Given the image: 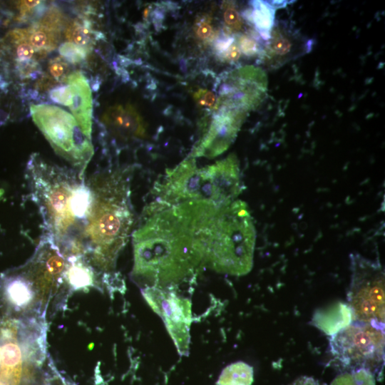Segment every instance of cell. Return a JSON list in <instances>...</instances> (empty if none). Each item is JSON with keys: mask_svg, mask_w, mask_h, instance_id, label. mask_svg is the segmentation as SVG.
<instances>
[{"mask_svg": "<svg viewBox=\"0 0 385 385\" xmlns=\"http://www.w3.org/2000/svg\"><path fill=\"white\" fill-rule=\"evenodd\" d=\"M29 195L42 220V235L66 258L85 260L98 211L96 172L88 178L34 154L25 170Z\"/></svg>", "mask_w": 385, "mask_h": 385, "instance_id": "1", "label": "cell"}, {"mask_svg": "<svg viewBox=\"0 0 385 385\" xmlns=\"http://www.w3.org/2000/svg\"><path fill=\"white\" fill-rule=\"evenodd\" d=\"M194 204L165 205L155 201L143 210L132 233L130 277L140 289L173 287L203 266Z\"/></svg>", "mask_w": 385, "mask_h": 385, "instance_id": "2", "label": "cell"}, {"mask_svg": "<svg viewBox=\"0 0 385 385\" xmlns=\"http://www.w3.org/2000/svg\"><path fill=\"white\" fill-rule=\"evenodd\" d=\"M68 260L41 235L33 255L23 265L0 276V308L11 317H46L51 302L70 294L66 272Z\"/></svg>", "mask_w": 385, "mask_h": 385, "instance_id": "3", "label": "cell"}, {"mask_svg": "<svg viewBox=\"0 0 385 385\" xmlns=\"http://www.w3.org/2000/svg\"><path fill=\"white\" fill-rule=\"evenodd\" d=\"M199 205L196 235L203 265L230 275L247 274L253 265L256 232L247 204L236 200L222 207Z\"/></svg>", "mask_w": 385, "mask_h": 385, "instance_id": "4", "label": "cell"}, {"mask_svg": "<svg viewBox=\"0 0 385 385\" xmlns=\"http://www.w3.org/2000/svg\"><path fill=\"white\" fill-rule=\"evenodd\" d=\"M133 171L130 166L96 171L99 205L86 262L102 277L103 284L118 277L116 262L133 225Z\"/></svg>", "mask_w": 385, "mask_h": 385, "instance_id": "5", "label": "cell"}, {"mask_svg": "<svg viewBox=\"0 0 385 385\" xmlns=\"http://www.w3.org/2000/svg\"><path fill=\"white\" fill-rule=\"evenodd\" d=\"M243 189L235 154L203 168H198L195 158L189 156L167 170L163 180L155 185V201L166 205L204 201L222 207L236 200Z\"/></svg>", "mask_w": 385, "mask_h": 385, "instance_id": "6", "label": "cell"}, {"mask_svg": "<svg viewBox=\"0 0 385 385\" xmlns=\"http://www.w3.org/2000/svg\"><path fill=\"white\" fill-rule=\"evenodd\" d=\"M30 111L34 123L55 153L69 163L81 176H85L94 150L91 140L83 133L73 115L48 104L32 105Z\"/></svg>", "mask_w": 385, "mask_h": 385, "instance_id": "7", "label": "cell"}, {"mask_svg": "<svg viewBox=\"0 0 385 385\" xmlns=\"http://www.w3.org/2000/svg\"><path fill=\"white\" fill-rule=\"evenodd\" d=\"M384 326L357 320L331 336L330 352L348 371L380 376L384 365Z\"/></svg>", "mask_w": 385, "mask_h": 385, "instance_id": "8", "label": "cell"}, {"mask_svg": "<svg viewBox=\"0 0 385 385\" xmlns=\"http://www.w3.org/2000/svg\"><path fill=\"white\" fill-rule=\"evenodd\" d=\"M347 304L355 320L384 326L385 277L378 260L351 253Z\"/></svg>", "mask_w": 385, "mask_h": 385, "instance_id": "9", "label": "cell"}, {"mask_svg": "<svg viewBox=\"0 0 385 385\" xmlns=\"http://www.w3.org/2000/svg\"><path fill=\"white\" fill-rule=\"evenodd\" d=\"M267 77L254 66L237 68L221 80L213 110H237L248 113L259 106L267 96Z\"/></svg>", "mask_w": 385, "mask_h": 385, "instance_id": "10", "label": "cell"}, {"mask_svg": "<svg viewBox=\"0 0 385 385\" xmlns=\"http://www.w3.org/2000/svg\"><path fill=\"white\" fill-rule=\"evenodd\" d=\"M173 288L150 287L140 290L150 307L163 319L178 353L188 356L192 321V304L190 299L178 295Z\"/></svg>", "mask_w": 385, "mask_h": 385, "instance_id": "11", "label": "cell"}, {"mask_svg": "<svg viewBox=\"0 0 385 385\" xmlns=\"http://www.w3.org/2000/svg\"><path fill=\"white\" fill-rule=\"evenodd\" d=\"M314 43V39L304 35L291 21L278 19L263 46L258 63L268 70L278 69L309 53Z\"/></svg>", "mask_w": 385, "mask_h": 385, "instance_id": "12", "label": "cell"}, {"mask_svg": "<svg viewBox=\"0 0 385 385\" xmlns=\"http://www.w3.org/2000/svg\"><path fill=\"white\" fill-rule=\"evenodd\" d=\"M247 115V113L237 110L215 111L209 127L190 156L212 158L224 153L235 140Z\"/></svg>", "mask_w": 385, "mask_h": 385, "instance_id": "13", "label": "cell"}, {"mask_svg": "<svg viewBox=\"0 0 385 385\" xmlns=\"http://www.w3.org/2000/svg\"><path fill=\"white\" fill-rule=\"evenodd\" d=\"M101 120L107 133L116 142L126 143L147 138L146 123L130 103L108 107Z\"/></svg>", "mask_w": 385, "mask_h": 385, "instance_id": "14", "label": "cell"}, {"mask_svg": "<svg viewBox=\"0 0 385 385\" xmlns=\"http://www.w3.org/2000/svg\"><path fill=\"white\" fill-rule=\"evenodd\" d=\"M66 82L72 95L69 108L73 116L85 135L91 140L93 101L88 82L80 71L70 73Z\"/></svg>", "mask_w": 385, "mask_h": 385, "instance_id": "15", "label": "cell"}, {"mask_svg": "<svg viewBox=\"0 0 385 385\" xmlns=\"http://www.w3.org/2000/svg\"><path fill=\"white\" fill-rule=\"evenodd\" d=\"M355 320L354 313L347 303L338 302L317 310L312 323L328 336L343 329Z\"/></svg>", "mask_w": 385, "mask_h": 385, "instance_id": "16", "label": "cell"}, {"mask_svg": "<svg viewBox=\"0 0 385 385\" xmlns=\"http://www.w3.org/2000/svg\"><path fill=\"white\" fill-rule=\"evenodd\" d=\"M68 266L66 272V282L70 294L79 290L91 288L100 289L103 284L101 277L83 259L66 258Z\"/></svg>", "mask_w": 385, "mask_h": 385, "instance_id": "17", "label": "cell"}, {"mask_svg": "<svg viewBox=\"0 0 385 385\" xmlns=\"http://www.w3.org/2000/svg\"><path fill=\"white\" fill-rule=\"evenodd\" d=\"M274 13L275 9L267 1H251L242 16L255 27L261 39L267 41L275 22Z\"/></svg>", "mask_w": 385, "mask_h": 385, "instance_id": "18", "label": "cell"}, {"mask_svg": "<svg viewBox=\"0 0 385 385\" xmlns=\"http://www.w3.org/2000/svg\"><path fill=\"white\" fill-rule=\"evenodd\" d=\"M60 33L51 31L38 23L26 29V39L35 50L37 57H43L54 50L60 40Z\"/></svg>", "mask_w": 385, "mask_h": 385, "instance_id": "19", "label": "cell"}, {"mask_svg": "<svg viewBox=\"0 0 385 385\" xmlns=\"http://www.w3.org/2000/svg\"><path fill=\"white\" fill-rule=\"evenodd\" d=\"M253 368L243 361L227 366L220 375L215 385H252Z\"/></svg>", "mask_w": 385, "mask_h": 385, "instance_id": "20", "label": "cell"}, {"mask_svg": "<svg viewBox=\"0 0 385 385\" xmlns=\"http://www.w3.org/2000/svg\"><path fill=\"white\" fill-rule=\"evenodd\" d=\"M65 37L68 42L90 48L96 36L88 20L76 19L66 25Z\"/></svg>", "mask_w": 385, "mask_h": 385, "instance_id": "21", "label": "cell"}, {"mask_svg": "<svg viewBox=\"0 0 385 385\" xmlns=\"http://www.w3.org/2000/svg\"><path fill=\"white\" fill-rule=\"evenodd\" d=\"M223 11V21L225 24V34L235 36L241 34L244 28V18L239 12L235 3L233 1H224L222 6Z\"/></svg>", "mask_w": 385, "mask_h": 385, "instance_id": "22", "label": "cell"}, {"mask_svg": "<svg viewBox=\"0 0 385 385\" xmlns=\"http://www.w3.org/2000/svg\"><path fill=\"white\" fill-rule=\"evenodd\" d=\"M235 38L242 54L247 57L260 56L264 45L255 31L237 34Z\"/></svg>", "mask_w": 385, "mask_h": 385, "instance_id": "23", "label": "cell"}, {"mask_svg": "<svg viewBox=\"0 0 385 385\" xmlns=\"http://www.w3.org/2000/svg\"><path fill=\"white\" fill-rule=\"evenodd\" d=\"M66 18L56 7L52 6L38 23L40 26L56 33H60L65 25Z\"/></svg>", "mask_w": 385, "mask_h": 385, "instance_id": "24", "label": "cell"}, {"mask_svg": "<svg viewBox=\"0 0 385 385\" xmlns=\"http://www.w3.org/2000/svg\"><path fill=\"white\" fill-rule=\"evenodd\" d=\"M58 51L69 63H78L85 59L88 53V48L68 41L60 45Z\"/></svg>", "mask_w": 385, "mask_h": 385, "instance_id": "25", "label": "cell"}, {"mask_svg": "<svg viewBox=\"0 0 385 385\" xmlns=\"http://www.w3.org/2000/svg\"><path fill=\"white\" fill-rule=\"evenodd\" d=\"M194 30L196 37L201 41L209 42L215 38V31L207 16H204L196 21Z\"/></svg>", "mask_w": 385, "mask_h": 385, "instance_id": "26", "label": "cell"}, {"mask_svg": "<svg viewBox=\"0 0 385 385\" xmlns=\"http://www.w3.org/2000/svg\"><path fill=\"white\" fill-rule=\"evenodd\" d=\"M48 68L57 82L67 81V78L69 76V67L68 64L61 58L56 57L51 60Z\"/></svg>", "mask_w": 385, "mask_h": 385, "instance_id": "27", "label": "cell"}, {"mask_svg": "<svg viewBox=\"0 0 385 385\" xmlns=\"http://www.w3.org/2000/svg\"><path fill=\"white\" fill-rule=\"evenodd\" d=\"M50 98L56 103L70 107L72 104V95L68 86L53 88L49 91Z\"/></svg>", "mask_w": 385, "mask_h": 385, "instance_id": "28", "label": "cell"}, {"mask_svg": "<svg viewBox=\"0 0 385 385\" xmlns=\"http://www.w3.org/2000/svg\"><path fill=\"white\" fill-rule=\"evenodd\" d=\"M193 98L198 106L214 108L217 102L215 93L207 89H198L193 95Z\"/></svg>", "mask_w": 385, "mask_h": 385, "instance_id": "29", "label": "cell"}, {"mask_svg": "<svg viewBox=\"0 0 385 385\" xmlns=\"http://www.w3.org/2000/svg\"><path fill=\"white\" fill-rule=\"evenodd\" d=\"M219 58L224 62L228 63H235L241 58L242 53L235 41L224 51L217 54Z\"/></svg>", "mask_w": 385, "mask_h": 385, "instance_id": "30", "label": "cell"}, {"mask_svg": "<svg viewBox=\"0 0 385 385\" xmlns=\"http://www.w3.org/2000/svg\"><path fill=\"white\" fill-rule=\"evenodd\" d=\"M41 385H75L63 377L55 368Z\"/></svg>", "mask_w": 385, "mask_h": 385, "instance_id": "31", "label": "cell"}, {"mask_svg": "<svg viewBox=\"0 0 385 385\" xmlns=\"http://www.w3.org/2000/svg\"><path fill=\"white\" fill-rule=\"evenodd\" d=\"M57 83L58 82L53 77L44 74L37 81L36 88L39 91H46Z\"/></svg>", "mask_w": 385, "mask_h": 385, "instance_id": "32", "label": "cell"}, {"mask_svg": "<svg viewBox=\"0 0 385 385\" xmlns=\"http://www.w3.org/2000/svg\"><path fill=\"white\" fill-rule=\"evenodd\" d=\"M41 1L29 0V1H20L17 3V7L19 10L20 14L23 16L31 14L35 7L40 4Z\"/></svg>", "mask_w": 385, "mask_h": 385, "instance_id": "33", "label": "cell"}, {"mask_svg": "<svg viewBox=\"0 0 385 385\" xmlns=\"http://www.w3.org/2000/svg\"><path fill=\"white\" fill-rule=\"evenodd\" d=\"M289 385H325L311 376H300Z\"/></svg>", "mask_w": 385, "mask_h": 385, "instance_id": "34", "label": "cell"}, {"mask_svg": "<svg viewBox=\"0 0 385 385\" xmlns=\"http://www.w3.org/2000/svg\"><path fill=\"white\" fill-rule=\"evenodd\" d=\"M267 2L275 9L284 8L290 1H267Z\"/></svg>", "mask_w": 385, "mask_h": 385, "instance_id": "35", "label": "cell"}]
</instances>
